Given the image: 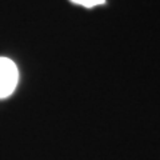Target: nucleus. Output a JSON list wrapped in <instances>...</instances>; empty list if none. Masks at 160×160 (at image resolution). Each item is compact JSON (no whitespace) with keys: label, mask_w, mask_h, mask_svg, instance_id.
<instances>
[{"label":"nucleus","mask_w":160,"mask_h":160,"mask_svg":"<svg viewBox=\"0 0 160 160\" xmlns=\"http://www.w3.org/2000/svg\"><path fill=\"white\" fill-rule=\"evenodd\" d=\"M19 72L12 60L0 58V98L9 96L16 88Z\"/></svg>","instance_id":"f257e3e1"},{"label":"nucleus","mask_w":160,"mask_h":160,"mask_svg":"<svg viewBox=\"0 0 160 160\" xmlns=\"http://www.w3.org/2000/svg\"><path fill=\"white\" fill-rule=\"evenodd\" d=\"M71 2L84 7H95V6H99V4H103L104 0H71Z\"/></svg>","instance_id":"f03ea898"}]
</instances>
